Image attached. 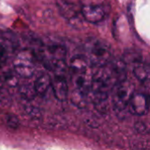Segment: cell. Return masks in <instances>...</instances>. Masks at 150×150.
Masks as SVG:
<instances>
[{
    "mask_svg": "<svg viewBox=\"0 0 150 150\" xmlns=\"http://www.w3.org/2000/svg\"><path fill=\"white\" fill-rule=\"evenodd\" d=\"M0 46H1V45H0Z\"/></svg>",
    "mask_w": 150,
    "mask_h": 150,
    "instance_id": "d6986e66",
    "label": "cell"
},
{
    "mask_svg": "<svg viewBox=\"0 0 150 150\" xmlns=\"http://www.w3.org/2000/svg\"><path fill=\"white\" fill-rule=\"evenodd\" d=\"M33 84H34V87H35L37 95L44 96L47 93L48 88L51 87L52 80H51V78H50V76H49L48 74L44 73V74L40 75L36 78V80L33 83Z\"/></svg>",
    "mask_w": 150,
    "mask_h": 150,
    "instance_id": "8fae6325",
    "label": "cell"
},
{
    "mask_svg": "<svg viewBox=\"0 0 150 150\" xmlns=\"http://www.w3.org/2000/svg\"><path fill=\"white\" fill-rule=\"evenodd\" d=\"M86 57L94 68L107 65L112 59L110 47L104 41L97 38H90L85 45Z\"/></svg>",
    "mask_w": 150,
    "mask_h": 150,
    "instance_id": "7a4b0ae2",
    "label": "cell"
},
{
    "mask_svg": "<svg viewBox=\"0 0 150 150\" xmlns=\"http://www.w3.org/2000/svg\"><path fill=\"white\" fill-rule=\"evenodd\" d=\"M24 112L32 120H40L42 117V113L40 108L32 104H27L24 105Z\"/></svg>",
    "mask_w": 150,
    "mask_h": 150,
    "instance_id": "4fadbf2b",
    "label": "cell"
},
{
    "mask_svg": "<svg viewBox=\"0 0 150 150\" xmlns=\"http://www.w3.org/2000/svg\"><path fill=\"white\" fill-rule=\"evenodd\" d=\"M18 76H19L13 69V70H8L4 72V74L3 75V79L7 85L11 87H16L18 85Z\"/></svg>",
    "mask_w": 150,
    "mask_h": 150,
    "instance_id": "5bb4252c",
    "label": "cell"
},
{
    "mask_svg": "<svg viewBox=\"0 0 150 150\" xmlns=\"http://www.w3.org/2000/svg\"><path fill=\"white\" fill-rule=\"evenodd\" d=\"M117 83V79L109 65L96 67L92 71L91 85V101L96 105L104 103Z\"/></svg>",
    "mask_w": 150,
    "mask_h": 150,
    "instance_id": "6da1fadb",
    "label": "cell"
},
{
    "mask_svg": "<svg viewBox=\"0 0 150 150\" xmlns=\"http://www.w3.org/2000/svg\"><path fill=\"white\" fill-rule=\"evenodd\" d=\"M7 126L11 129H17L19 127V121L18 118L14 115H9L6 120Z\"/></svg>",
    "mask_w": 150,
    "mask_h": 150,
    "instance_id": "9a60e30c",
    "label": "cell"
},
{
    "mask_svg": "<svg viewBox=\"0 0 150 150\" xmlns=\"http://www.w3.org/2000/svg\"><path fill=\"white\" fill-rule=\"evenodd\" d=\"M3 84H4V79H3V76L0 75V88L3 87Z\"/></svg>",
    "mask_w": 150,
    "mask_h": 150,
    "instance_id": "ac0fdd59",
    "label": "cell"
},
{
    "mask_svg": "<svg viewBox=\"0 0 150 150\" xmlns=\"http://www.w3.org/2000/svg\"><path fill=\"white\" fill-rule=\"evenodd\" d=\"M18 92H19V95L27 101L33 100L37 95L34 84H32V83H25V84L20 85L18 87Z\"/></svg>",
    "mask_w": 150,
    "mask_h": 150,
    "instance_id": "7c38bea8",
    "label": "cell"
},
{
    "mask_svg": "<svg viewBox=\"0 0 150 150\" xmlns=\"http://www.w3.org/2000/svg\"><path fill=\"white\" fill-rule=\"evenodd\" d=\"M91 63L85 55L77 54L71 58L69 62V69L71 74L73 73H80L88 71L91 69Z\"/></svg>",
    "mask_w": 150,
    "mask_h": 150,
    "instance_id": "30bf717a",
    "label": "cell"
},
{
    "mask_svg": "<svg viewBox=\"0 0 150 150\" xmlns=\"http://www.w3.org/2000/svg\"><path fill=\"white\" fill-rule=\"evenodd\" d=\"M56 4L61 15L71 25L77 27L82 25L83 17L82 15L81 9L78 10L75 4L69 0H57Z\"/></svg>",
    "mask_w": 150,
    "mask_h": 150,
    "instance_id": "5b68a950",
    "label": "cell"
},
{
    "mask_svg": "<svg viewBox=\"0 0 150 150\" xmlns=\"http://www.w3.org/2000/svg\"><path fill=\"white\" fill-rule=\"evenodd\" d=\"M149 95L145 91L143 92H135L133 94L128 107L131 112L134 115L143 116L149 112Z\"/></svg>",
    "mask_w": 150,
    "mask_h": 150,
    "instance_id": "8992f818",
    "label": "cell"
},
{
    "mask_svg": "<svg viewBox=\"0 0 150 150\" xmlns=\"http://www.w3.org/2000/svg\"><path fill=\"white\" fill-rule=\"evenodd\" d=\"M81 4H103L104 0H80Z\"/></svg>",
    "mask_w": 150,
    "mask_h": 150,
    "instance_id": "e0dca14e",
    "label": "cell"
},
{
    "mask_svg": "<svg viewBox=\"0 0 150 150\" xmlns=\"http://www.w3.org/2000/svg\"><path fill=\"white\" fill-rule=\"evenodd\" d=\"M112 101L114 108L119 112H123L128 107L130 99L134 93V87L131 81L127 78L121 80L115 84Z\"/></svg>",
    "mask_w": 150,
    "mask_h": 150,
    "instance_id": "3957f363",
    "label": "cell"
},
{
    "mask_svg": "<svg viewBox=\"0 0 150 150\" xmlns=\"http://www.w3.org/2000/svg\"><path fill=\"white\" fill-rule=\"evenodd\" d=\"M134 74L142 86L144 91L150 95V64L136 62L134 67Z\"/></svg>",
    "mask_w": 150,
    "mask_h": 150,
    "instance_id": "ba28073f",
    "label": "cell"
},
{
    "mask_svg": "<svg viewBox=\"0 0 150 150\" xmlns=\"http://www.w3.org/2000/svg\"><path fill=\"white\" fill-rule=\"evenodd\" d=\"M6 58H7L6 51L4 50V48L2 46H0V65L5 62Z\"/></svg>",
    "mask_w": 150,
    "mask_h": 150,
    "instance_id": "2e32d148",
    "label": "cell"
},
{
    "mask_svg": "<svg viewBox=\"0 0 150 150\" xmlns=\"http://www.w3.org/2000/svg\"><path fill=\"white\" fill-rule=\"evenodd\" d=\"M13 69L20 77H31L35 70L34 54L28 50L19 52L13 61Z\"/></svg>",
    "mask_w": 150,
    "mask_h": 150,
    "instance_id": "277c9868",
    "label": "cell"
},
{
    "mask_svg": "<svg viewBox=\"0 0 150 150\" xmlns=\"http://www.w3.org/2000/svg\"><path fill=\"white\" fill-rule=\"evenodd\" d=\"M81 12L83 18L92 24L101 22L105 17V11L103 4H85L81 5Z\"/></svg>",
    "mask_w": 150,
    "mask_h": 150,
    "instance_id": "52a82bcc",
    "label": "cell"
},
{
    "mask_svg": "<svg viewBox=\"0 0 150 150\" xmlns=\"http://www.w3.org/2000/svg\"><path fill=\"white\" fill-rule=\"evenodd\" d=\"M51 87L54 97L59 101H65L69 96V85L67 80L62 74H56L52 80Z\"/></svg>",
    "mask_w": 150,
    "mask_h": 150,
    "instance_id": "9c48e42d",
    "label": "cell"
}]
</instances>
